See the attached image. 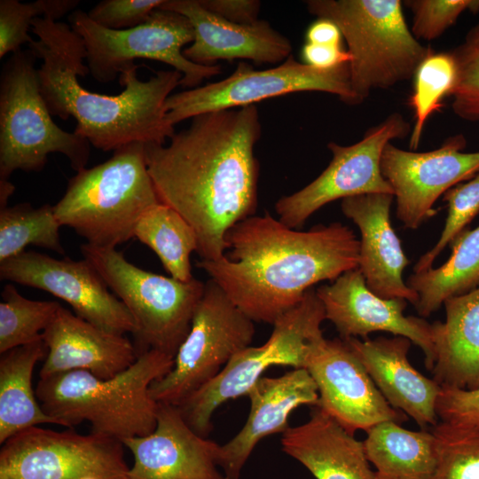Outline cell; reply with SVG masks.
Masks as SVG:
<instances>
[{
	"instance_id": "9a60e30c",
	"label": "cell",
	"mask_w": 479,
	"mask_h": 479,
	"mask_svg": "<svg viewBox=\"0 0 479 479\" xmlns=\"http://www.w3.org/2000/svg\"><path fill=\"white\" fill-rule=\"evenodd\" d=\"M467 141L458 134L428 152L400 149L387 144L381 170L396 198V215L404 227L417 229L434 216V204L449 189L479 172V152L464 153Z\"/></svg>"
},
{
	"instance_id": "f1b7e54d",
	"label": "cell",
	"mask_w": 479,
	"mask_h": 479,
	"mask_svg": "<svg viewBox=\"0 0 479 479\" xmlns=\"http://www.w3.org/2000/svg\"><path fill=\"white\" fill-rule=\"evenodd\" d=\"M450 246L452 254L443 265L413 273L406 280L419 295L414 306L422 318L436 311L448 298L479 286V226L465 229Z\"/></svg>"
},
{
	"instance_id": "ee69618b",
	"label": "cell",
	"mask_w": 479,
	"mask_h": 479,
	"mask_svg": "<svg viewBox=\"0 0 479 479\" xmlns=\"http://www.w3.org/2000/svg\"><path fill=\"white\" fill-rule=\"evenodd\" d=\"M15 190V186L8 179H0V208L7 207L8 200Z\"/></svg>"
},
{
	"instance_id": "7a4b0ae2",
	"label": "cell",
	"mask_w": 479,
	"mask_h": 479,
	"mask_svg": "<svg viewBox=\"0 0 479 479\" xmlns=\"http://www.w3.org/2000/svg\"><path fill=\"white\" fill-rule=\"evenodd\" d=\"M225 242L222 258L197 266L254 322L272 325L315 284L358 267L359 240L338 222L303 232L265 212L232 226Z\"/></svg>"
},
{
	"instance_id": "277c9868",
	"label": "cell",
	"mask_w": 479,
	"mask_h": 479,
	"mask_svg": "<svg viewBox=\"0 0 479 479\" xmlns=\"http://www.w3.org/2000/svg\"><path fill=\"white\" fill-rule=\"evenodd\" d=\"M173 364L174 357L147 349L109 379L85 371L40 378L35 394L43 410L59 425L73 428L88 421L91 432L122 442L154 430L160 404L152 397L150 386Z\"/></svg>"
},
{
	"instance_id": "8992f818",
	"label": "cell",
	"mask_w": 479,
	"mask_h": 479,
	"mask_svg": "<svg viewBox=\"0 0 479 479\" xmlns=\"http://www.w3.org/2000/svg\"><path fill=\"white\" fill-rule=\"evenodd\" d=\"M310 13L334 22L351 55L349 80L359 103L373 90L407 81L435 51L408 27L399 0H310Z\"/></svg>"
},
{
	"instance_id": "ffe728a7",
	"label": "cell",
	"mask_w": 479,
	"mask_h": 479,
	"mask_svg": "<svg viewBox=\"0 0 479 479\" xmlns=\"http://www.w3.org/2000/svg\"><path fill=\"white\" fill-rule=\"evenodd\" d=\"M158 9L177 12L190 20L194 40L183 53L195 64L214 66L218 60L236 59L275 64L292 55L289 39L266 20L230 22L206 10L199 0H164Z\"/></svg>"
},
{
	"instance_id": "e575fe53",
	"label": "cell",
	"mask_w": 479,
	"mask_h": 479,
	"mask_svg": "<svg viewBox=\"0 0 479 479\" xmlns=\"http://www.w3.org/2000/svg\"><path fill=\"white\" fill-rule=\"evenodd\" d=\"M432 431L439 440V464L433 479H479V429L442 422Z\"/></svg>"
},
{
	"instance_id": "7bdbcfd3",
	"label": "cell",
	"mask_w": 479,
	"mask_h": 479,
	"mask_svg": "<svg viewBox=\"0 0 479 479\" xmlns=\"http://www.w3.org/2000/svg\"><path fill=\"white\" fill-rule=\"evenodd\" d=\"M305 37L309 43L333 46H342L343 38L338 26L324 18H318L309 26Z\"/></svg>"
},
{
	"instance_id": "6da1fadb",
	"label": "cell",
	"mask_w": 479,
	"mask_h": 479,
	"mask_svg": "<svg viewBox=\"0 0 479 479\" xmlns=\"http://www.w3.org/2000/svg\"><path fill=\"white\" fill-rule=\"evenodd\" d=\"M262 125L255 105L192 118L165 145H145V158L160 202L193 228L200 260L224 256L227 232L255 216L259 163L255 146Z\"/></svg>"
},
{
	"instance_id": "d6a6232c",
	"label": "cell",
	"mask_w": 479,
	"mask_h": 479,
	"mask_svg": "<svg viewBox=\"0 0 479 479\" xmlns=\"http://www.w3.org/2000/svg\"><path fill=\"white\" fill-rule=\"evenodd\" d=\"M455 81L456 64L451 51H434L417 68L409 98L415 120L410 139L412 150L418 148L428 117L441 109L443 98L451 95Z\"/></svg>"
},
{
	"instance_id": "ab89813d",
	"label": "cell",
	"mask_w": 479,
	"mask_h": 479,
	"mask_svg": "<svg viewBox=\"0 0 479 479\" xmlns=\"http://www.w3.org/2000/svg\"><path fill=\"white\" fill-rule=\"evenodd\" d=\"M436 414L444 424L479 429V389L468 390L441 386Z\"/></svg>"
},
{
	"instance_id": "f6af8a7d",
	"label": "cell",
	"mask_w": 479,
	"mask_h": 479,
	"mask_svg": "<svg viewBox=\"0 0 479 479\" xmlns=\"http://www.w3.org/2000/svg\"><path fill=\"white\" fill-rule=\"evenodd\" d=\"M467 35L471 36L472 38L475 39L479 42V22L475 25L467 34Z\"/></svg>"
},
{
	"instance_id": "d6986e66",
	"label": "cell",
	"mask_w": 479,
	"mask_h": 479,
	"mask_svg": "<svg viewBox=\"0 0 479 479\" xmlns=\"http://www.w3.org/2000/svg\"><path fill=\"white\" fill-rule=\"evenodd\" d=\"M122 443L134 457L126 479H228L220 444L197 434L176 405L160 404L154 430Z\"/></svg>"
},
{
	"instance_id": "8fae6325",
	"label": "cell",
	"mask_w": 479,
	"mask_h": 479,
	"mask_svg": "<svg viewBox=\"0 0 479 479\" xmlns=\"http://www.w3.org/2000/svg\"><path fill=\"white\" fill-rule=\"evenodd\" d=\"M255 333L254 321L209 279L172 368L150 386L152 397L159 404L178 406L250 346Z\"/></svg>"
},
{
	"instance_id": "e0dca14e",
	"label": "cell",
	"mask_w": 479,
	"mask_h": 479,
	"mask_svg": "<svg viewBox=\"0 0 479 479\" xmlns=\"http://www.w3.org/2000/svg\"><path fill=\"white\" fill-rule=\"evenodd\" d=\"M305 369L319 396L318 407L354 435L378 423H401L406 415L386 401L368 373L342 339L318 342L308 356Z\"/></svg>"
},
{
	"instance_id": "ac0fdd59",
	"label": "cell",
	"mask_w": 479,
	"mask_h": 479,
	"mask_svg": "<svg viewBox=\"0 0 479 479\" xmlns=\"http://www.w3.org/2000/svg\"><path fill=\"white\" fill-rule=\"evenodd\" d=\"M316 293L326 318L334 325L342 339L359 336L365 340L373 332L404 336L420 348L427 369L432 370L435 350L431 324L422 318L405 316L406 300L384 299L372 292L358 268L319 287Z\"/></svg>"
},
{
	"instance_id": "9c48e42d",
	"label": "cell",
	"mask_w": 479,
	"mask_h": 479,
	"mask_svg": "<svg viewBox=\"0 0 479 479\" xmlns=\"http://www.w3.org/2000/svg\"><path fill=\"white\" fill-rule=\"evenodd\" d=\"M325 319L323 303L312 287L272 324L263 345L236 353L215 378L177 406L187 424L208 437L215 411L224 402L247 395L266 370L274 365L305 368L314 345L324 338L320 326Z\"/></svg>"
},
{
	"instance_id": "7c38bea8",
	"label": "cell",
	"mask_w": 479,
	"mask_h": 479,
	"mask_svg": "<svg viewBox=\"0 0 479 479\" xmlns=\"http://www.w3.org/2000/svg\"><path fill=\"white\" fill-rule=\"evenodd\" d=\"M301 91L327 92L346 104H360L351 89L349 63L324 70L298 62L290 55L280 65L265 70H255L240 61L219 82L171 94L165 102L166 118L174 127L199 114Z\"/></svg>"
},
{
	"instance_id": "83f0119b",
	"label": "cell",
	"mask_w": 479,
	"mask_h": 479,
	"mask_svg": "<svg viewBox=\"0 0 479 479\" xmlns=\"http://www.w3.org/2000/svg\"><path fill=\"white\" fill-rule=\"evenodd\" d=\"M47 355L43 337L1 354L0 444L17 433L40 424L59 422L42 408L32 387L36 363Z\"/></svg>"
},
{
	"instance_id": "8d00e7d4",
	"label": "cell",
	"mask_w": 479,
	"mask_h": 479,
	"mask_svg": "<svg viewBox=\"0 0 479 479\" xmlns=\"http://www.w3.org/2000/svg\"><path fill=\"white\" fill-rule=\"evenodd\" d=\"M451 53L456 64V81L450 95L452 111L463 120L479 122V42L467 35Z\"/></svg>"
},
{
	"instance_id": "f35d334b",
	"label": "cell",
	"mask_w": 479,
	"mask_h": 479,
	"mask_svg": "<svg viewBox=\"0 0 479 479\" xmlns=\"http://www.w3.org/2000/svg\"><path fill=\"white\" fill-rule=\"evenodd\" d=\"M164 0H104L89 12V18L103 27L124 30L145 23Z\"/></svg>"
},
{
	"instance_id": "cb8c5ba5",
	"label": "cell",
	"mask_w": 479,
	"mask_h": 479,
	"mask_svg": "<svg viewBox=\"0 0 479 479\" xmlns=\"http://www.w3.org/2000/svg\"><path fill=\"white\" fill-rule=\"evenodd\" d=\"M393 408L421 428L439 422L436 403L441 386L416 370L408 359L411 341L404 336L342 339Z\"/></svg>"
},
{
	"instance_id": "30bf717a",
	"label": "cell",
	"mask_w": 479,
	"mask_h": 479,
	"mask_svg": "<svg viewBox=\"0 0 479 479\" xmlns=\"http://www.w3.org/2000/svg\"><path fill=\"white\" fill-rule=\"evenodd\" d=\"M69 25L82 39L89 74L99 82L114 81L136 59L168 64L183 75L185 88H196L205 79L221 73V66H201L187 59L183 51L194 40L190 20L177 12L154 10L143 24L113 30L92 21L87 12L75 10Z\"/></svg>"
},
{
	"instance_id": "603a6c76",
	"label": "cell",
	"mask_w": 479,
	"mask_h": 479,
	"mask_svg": "<svg viewBox=\"0 0 479 479\" xmlns=\"http://www.w3.org/2000/svg\"><path fill=\"white\" fill-rule=\"evenodd\" d=\"M42 337L47 355L40 378L85 371L109 379L130 367L138 356L136 347L124 334L97 326L63 306Z\"/></svg>"
},
{
	"instance_id": "d590c367",
	"label": "cell",
	"mask_w": 479,
	"mask_h": 479,
	"mask_svg": "<svg viewBox=\"0 0 479 479\" xmlns=\"http://www.w3.org/2000/svg\"><path fill=\"white\" fill-rule=\"evenodd\" d=\"M443 200L447 202L448 215L436 245L422 255L413 266L414 273L432 268L444 248L466 229L479 212V172L468 182L449 189Z\"/></svg>"
},
{
	"instance_id": "d4e9b609",
	"label": "cell",
	"mask_w": 479,
	"mask_h": 479,
	"mask_svg": "<svg viewBox=\"0 0 479 479\" xmlns=\"http://www.w3.org/2000/svg\"><path fill=\"white\" fill-rule=\"evenodd\" d=\"M281 447L316 479H376L363 442L318 406L306 422L282 434Z\"/></svg>"
},
{
	"instance_id": "5b68a950",
	"label": "cell",
	"mask_w": 479,
	"mask_h": 479,
	"mask_svg": "<svg viewBox=\"0 0 479 479\" xmlns=\"http://www.w3.org/2000/svg\"><path fill=\"white\" fill-rule=\"evenodd\" d=\"M158 203L145 145L137 142L77 171L53 208L60 225L75 230L88 244L116 248L134 237L140 217Z\"/></svg>"
},
{
	"instance_id": "7402d4cb",
	"label": "cell",
	"mask_w": 479,
	"mask_h": 479,
	"mask_svg": "<svg viewBox=\"0 0 479 479\" xmlns=\"http://www.w3.org/2000/svg\"><path fill=\"white\" fill-rule=\"evenodd\" d=\"M393 194L366 193L342 200L343 215L358 227V269L366 286L384 299L401 298L415 305L418 294L403 279L409 264L390 220Z\"/></svg>"
},
{
	"instance_id": "836d02e7",
	"label": "cell",
	"mask_w": 479,
	"mask_h": 479,
	"mask_svg": "<svg viewBox=\"0 0 479 479\" xmlns=\"http://www.w3.org/2000/svg\"><path fill=\"white\" fill-rule=\"evenodd\" d=\"M79 0H37L21 3L18 0L0 1V58L20 51L33 39L28 35L32 21L37 17L57 20L73 12Z\"/></svg>"
},
{
	"instance_id": "74e56055",
	"label": "cell",
	"mask_w": 479,
	"mask_h": 479,
	"mask_svg": "<svg viewBox=\"0 0 479 479\" xmlns=\"http://www.w3.org/2000/svg\"><path fill=\"white\" fill-rule=\"evenodd\" d=\"M404 4L412 12V35L426 41L442 35L465 11L479 12V0H407Z\"/></svg>"
},
{
	"instance_id": "484cf974",
	"label": "cell",
	"mask_w": 479,
	"mask_h": 479,
	"mask_svg": "<svg viewBox=\"0 0 479 479\" xmlns=\"http://www.w3.org/2000/svg\"><path fill=\"white\" fill-rule=\"evenodd\" d=\"M444 305L445 321L431 324L433 379L440 386L479 389V286Z\"/></svg>"
},
{
	"instance_id": "3957f363",
	"label": "cell",
	"mask_w": 479,
	"mask_h": 479,
	"mask_svg": "<svg viewBox=\"0 0 479 479\" xmlns=\"http://www.w3.org/2000/svg\"><path fill=\"white\" fill-rule=\"evenodd\" d=\"M37 37L28 49L43 60L37 68L40 90L52 116L76 121L75 131L102 151L132 143L164 145L175 134L166 118L165 102L181 84L177 70L158 71L148 80L137 76L138 65L120 75L123 90L114 96L83 88L78 75L89 74L82 37L69 24L37 17L31 24Z\"/></svg>"
},
{
	"instance_id": "2e32d148",
	"label": "cell",
	"mask_w": 479,
	"mask_h": 479,
	"mask_svg": "<svg viewBox=\"0 0 479 479\" xmlns=\"http://www.w3.org/2000/svg\"><path fill=\"white\" fill-rule=\"evenodd\" d=\"M0 278L51 294L68 303L75 315L103 329L121 334L136 333V322L128 309L84 258L57 259L24 251L0 263Z\"/></svg>"
},
{
	"instance_id": "4316f807",
	"label": "cell",
	"mask_w": 479,
	"mask_h": 479,
	"mask_svg": "<svg viewBox=\"0 0 479 479\" xmlns=\"http://www.w3.org/2000/svg\"><path fill=\"white\" fill-rule=\"evenodd\" d=\"M366 459L375 467L376 479H433L440 456L433 431L408 430L387 420L366 431Z\"/></svg>"
},
{
	"instance_id": "60d3db41",
	"label": "cell",
	"mask_w": 479,
	"mask_h": 479,
	"mask_svg": "<svg viewBox=\"0 0 479 479\" xmlns=\"http://www.w3.org/2000/svg\"><path fill=\"white\" fill-rule=\"evenodd\" d=\"M215 15L237 24H253L259 20L261 3L257 0H199Z\"/></svg>"
},
{
	"instance_id": "52a82bcc",
	"label": "cell",
	"mask_w": 479,
	"mask_h": 479,
	"mask_svg": "<svg viewBox=\"0 0 479 479\" xmlns=\"http://www.w3.org/2000/svg\"><path fill=\"white\" fill-rule=\"evenodd\" d=\"M36 56L20 50L4 63L0 77V179L15 170L41 171L51 153H61L76 172L86 168L90 144L52 120L40 90Z\"/></svg>"
},
{
	"instance_id": "f546056e",
	"label": "cell",
	"mask_w": 479,
	"mask_h": 479,
	"mask_svg": "<svg viewBox=\"0 0 479 479\" xmlns=\"http://www.w3.org/2000/svg\"><path fill=\"white\" fill-rule=\"evenodd\" d=\"M134 237L158 255L172 278L183 282L193 279L191 255L197 252L198 239L174 208L161 202L150 208L137 224Z\"/></svg>"
},
{
	"instance_id": "1f68e13d",
	"label": "cell",
	"mask_w": 479,
	"mask_h": 479,
	"mask_svg": "<svg viewBox=\"0 0 479 479\" xmlns=\"http://www.w3.org/2000/svg\"><path fill=\"white\" fill-rule=\"evenodd\" d=\"M60 303L22 296L12 284H6L0 302V354L42 338Z\"/></svg>"
},
{
	"instance_id": "4fadbf2b",
	"label": "cell",
	"mask_w": 479,
	"mask_h": 479,
	"mask_svg": "<svg viewBox=\"0 0 479 479\" xmlns=\"http://www.w3.org/2000/svg\"><path fill=\"white\" fill-rule=\"evenodd\" d=\"M70 429L35 426L7 439L1 444L0 479H126L121 441Z\"/></svg>"
},
{
	"instance_id": "5bb4252c",
	"label": "cell",
	"mask_w": 479,
	"mask_h": 479,
	"mask_svg": "<svg viewBox=\"0 0 479 479\" xmlns=\"http://www.w3.org/2000/svg\"><path fill=\"white\" fill-rule=\"evenodd\" d=\"M410 132V123L401 114L393 113L353 145L330 142L327 147L332 160L326 169L303 188L276 202L279 220L298 229L312 214L338 199L366 193L393 194L381 170L382 151L391 140L404 138Z\"/></svg>"
},
{
	"instance_id": "44dd1931",
	"label": "cell",
	"mask_w": 479,
	"mask_h": 479,
	"mask_svg": "<svg viewBox=\"0 0 479 479\" xmlns=\"http://www.w3.org/2000/svg\"><path fill=\"white\" fill-rule=\"evenodd\" d=\"M250 412L240 432L220 445L217 463L228 479H240L255 445L270 435L283 434L293 411L302 405L317 406V385L305 368H293L278 377L260 378L246 395Z\"/></svg>"
},
{
	"instance_id": "b9f144b4",
	"label": "cell",
	"mask_w": 479,
	"mask_h": 479,
	"mask_svg": "<svg viewBox=\"0 0 479 479\" xmlns=\"http://www.w3.org/2000/svg\"><path fill=\"white\" fill-rule=\"evenodd\" d=\"M304 64L318 69H333L349 63L351 55L342 46L320 45L306 43L302 49Z\"/></svg>"
},
{
	"instance_id": "4dcf8cb0",
	"label": "cell",
	"mask_w": 479,
	"mask_h": 479,
	"mask_svg": "<svg viewBox=\"0 0 479 479\" xmlns=\"http://www.w3.org/2000/svg\"><path fill=\"white\" fill-rule=\"evenodd\" d=\"M54 208H39L28 202L0 208V263L14 257L27 246H36L64 255Z\"/></svg>"
},
{
	"instance_id": "ba28073f",
	"label": "cell",
	"mask_w": 479,
	"mask_h": 479,
	"mask_svg": "<svg viewBox=\"0 0 479 479\" xmlns=\"http://www.w3.org/2000/svg\"><path fill=\"white\" fill-rule=\"evenodd\" d=\"M80 249L133 317L137 354L156 349L175 357L189 333L205 283L194 278L183 282L145 271L116 248L84 243Z\"/></svg>"
}]
</instances>
